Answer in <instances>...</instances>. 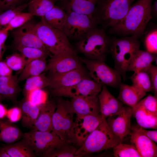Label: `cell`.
<instances>
[{
	"mask_svg": "<svg viewBox=\"0 0 157 157\" xmlns=\"http://www.w3.org/2000/svg\"><path fill=\"white\" fill-rule=\"evenodd\" d=\"M33 17L29 12H21L16 15L3 28L8 31L16 29L30 21Z\"/></svg>",
	"mask_w": 157,
	"mask_h": 157,
	"instance_id": "cell-37",
	"label": "cell"
},
{
	"mask_svg": "<svg viewBox=\"0 0 157 157\" xmlns=\"http://www.w3.org/2000/svg\"><path fill=\"white\" fill-rule=\"evenodd\" d=\"M147 51L156 54L157 52V31L155 29L147 35L145 40Z\"/></svg>",
	"mask_w": 157,
	"mask_h": 157,
	"instance_id": "cell-42",
	"label": "cell"
},
{
	"mask_svg": "<svg viewBox=\"0 0 157 157\" xmlns=\"http://www.w3.org/2000/svg\"><path fill=\"white\" fill-rule=\"evenodd\" d=\"M98 97L100 113L105 119L119 112L124 106L121 102L111 94L106 85H103Z\"/></svg>",
	"mask_w": 157,
	"mask_h": 157,
	"instance_id": "cell-19",
	"label": "cell"
},
{
	"mask_svg": "<svg viewBox=\"0 0 157 157\" xmlns=\"http://www.w3.org/2000/svg\"><path fill=\"white\" fill-rule=\"evenodd\" d=\"M138 103L147 111L157 115V96L149 94Z\"/></svg>",
	"mask_w": 157,
	"mask_h": 157,
	"instance_id": "cell-41",
	"label": "cell"
},
{
	"mask_svg": "<svg viewBox=\"0 0 157 157\" xmlns=\"http://www.w3.org/2000/svg\"><path fill=\"white\" fill-rule=\"evenodd\" d=\"M10 123L0 119V141L11 144L23 136L19 129Z\"/></svg>",
	"mask_w": 157,
	"mask_h": 157,
	"instance_id": "cell-26",
	"label": "cell"
},
{
	"mask_svg": "<svg viewBox=\"0 0 157 157\" xmlns=\"http://www.w3.org/2000/svg\"><path fill=\"white\" fill-rule=\"evenodd\" d=\"M76 55L52 56L47 64V70L50 73H61L82 68Z\"/></svg>",
	"mask_w": 157,
	"mask_h": 157,
	"instance_id": "cell-16",
	"label": "cell"
},
{
	"mask_svg": "<svg viewBox=\"0 0 157 157\" xmlns=\"http://www.w3.org/2000/svg\"><path fill=\"white\" fill-rule=\"evenodd\" d=\"M17 76H13L0 77V94L6 98L13 99L20 89Z\"/></svg>",
	"mask_w": 157,
	"mask_h": 157,
	"instance_id": "cell-28",
	"label": "cell"
},
{
	"mask_svg": "<svg viewBox=\"0 0 157 157\" xmlns=\"http://www.w3.org/2000/svg\"><path fill=\"white\" fill-rule=\"evenodd\" d=\"M153 0H137L132 5L124 18L112 27V31L119 34L137 37L143 34L152 18L151 8Z\"/></svg>",
	"mask_w": 157,
	"mask_h": 157,
	"instance_id": "cell-1",
	"label": "cell"
},
{
	"mask_svg": "<svg viewBox=\"0 0 157 157\" xmlns=\"http://www.w3.org/2000/svg\"><path fill=\"white\" fill-rule=\"evenodd\" d=\"M104 118L100 113L84 116L76 115L68 135V142L80 147Z\"/></svg>",
	"mask_w": 157,
	"mask_h": 157,
	"instance_id": "cell-11",
	"label": "cell"
},
{
	"mask_svg": "<svg viewBox=\"0 0 157 157\" xmlns=\"http://www.w3.org/2000/svg\"><path fill=\"white\" fill-rule=\"evenodd\" d=\"M47 64L46 58H40L32 60L26 64L21 71L18 78V82L31 76L42 73L47 70Z\"/></svg>",
	"mask_w": 157,
	"mask_h": 157,
	"instance_id": "cell-27",
	"label": "cell"
},
{
	"mask_svg": "<svg viewBox=\"0 0 157 157\" xmlns=\"http://www.w3.org/2000/svg\"><path fill=\"white\" fill-rule=\"evenodd\" d=\"M23 136V140L31 147L35 156L42 157L53 149L69 142L63 140L52 132L32 130L25 133Z\"/></svg>",
	"mask_w": 157,
	"mask_h": 157,
	"instance_id": "cell-7",
	"label": "cell"
},
{
	"mask_svg": "<svg viewBox=\"0 0 157 157\" xmlns=\"http://www.w3.org/2000/svg\"><path fill=\"white\" fill-rule=\"evenodd\" d=\"M135 0H98L93 16L104 28L112 27L127 14Z\"/></svg>",
	"mask_w": 157,
	"mask_h": 157,
	"instance_id": "cell-5",
	"label": "cell"
},
{
	"mask_svg": "<svg viewBox=\"0 0 157 157\" xmlns=\"http://www.w3.org/2000/svg\"><path fill=\"white\" fill-rule=\"evenodd\" d=\"M78 149L71 143H67L44 155L45 157H75Z\"/></svg>",
	"mask_w": 157,
	"mask_h": 157,
	"instance_id": "cell-35",
	"label": "cell"
},
{
	"mask_svg": "<svg viewBox=\"0 0 157 157\" xmlns=\"http://www.w3.org/2000/svg\"><path fill=\"white\" fill-rule=\"evenodd\" d=\"M129 134L131 143L141 157L157 156V146L155 142L140 131L132 128Z\"/></svg>",
	"mask_w": 157,
	"mask_h": 157,
	"instance_id": "cell-18",
	"label": "cell"
},
{
	"mask_svg": "<svg viewBox=\"0 0 157 157\" xmlns=\"http://www.w3.org/2000/svg\"><path fill=\"white\" fill-rule=\"evenodd\" d=\"M131 128L138 130L154 141L155 143L157 142V131H149L144 129L138 125L133 126Z\"/></svg>",
	"mask_w": 157,
	"mask_h": 157,
	"instance_id": "cell-45",
	"label": "cell"
},
{
	"mask_svg": "<svg viewBox=\"0 0 157 157\" xmlns=\"http://www.w3.org/2000/svg\"><path fill=\"white\" fill-rule=\"evenodd\" d=\"M137 37L131 36L111 40L109 52L114 60V68L120 73L124 81L128 67L137 52L140 43Z\"/></svg>",
	"mask_w": 157,
	"mask_h": 157,
	"instance_id": "cell-4",
	"label": "cell"
},
{
	"mask_svg": "<svg viewBox=\"0 0 157 157\" xmlns=\"http://www.w3.org/2000/svg\"><path fill=\"white\" fill-rule=\"evenodd\" d=\"M155 54L139 49L128 67L127 72H146L157 58Z\"/></svg>",
	"mask_w": 157,
	"mask_h": 157,
	"instance_id": "cell-23",
	"label": "cell"
},
{
	"mask_svg": "<svg viewBox=\"0 0 157 157\" xmlns=\"http://www.w3.org/2000/svg\"><path fill=\"white\" fill-rule=\"evenodd\" d=\"M26 95V100L38 106L43 105L48 100L47 94L42 89L33 90Z\"/></svg>",
	"mask_w": 157,
	"mask_h": 157,
	"instance_id": "cell-40",
	"label": "cell"
},
{
	"mask_svg": "<svg viewBox=\"0 0 157 157\" xmlns=\"http://www.w3.org/2000/svg\"><path fill=\"white\" fill-rule=\"evenodd\" d=\"M16 48L21 55L27 58L26 65L33 60L46 58L48 56H51L47 52L38 48L23 47H17Z\"/></svg>",
	"mask_w": 157,
	"mask_h": 157,
	"instance_id": "cell-34",
	"label": "cell"
},
{
	"mask_svg": "<svg viewBox=\"0 0 157 157\" xmlns=\"http://www.w3.org/2000/svg\"><path fill=\"white\" fill-rule=\"evenodd\" d=\"M54 0H30L27 6L33 16H44L55 6Z\"/></svg>",
	"mask_w": 157,
	"mask_h": 157,
	"instance_id": "cell-31",
	"label": "cell"
},
{
	"mask_svg": "<svg viewBox=\"0 0 157 157\" xmlns=\"http://www.w3.org/2000/svg\"><path fill=\"white\" fill-rule=\"evenodd\" d=\"M50 82L48 77L43 73L29 77L24 84V91L26 94L35 90L41 89L49 86Z\"/></svg>",
	"mask_w": 157,
	"mask_h": 157,
	"instance_id": "cell-32",
	"label": "cell"
},
{
	"mask_svg": "<svg viewBox=\"0 0 157 157\" xmlns=\"http://www.w3.org/2000/svg\"><path fill=\"white\" fill-rule=\"evenodd\" d=\"M2 96L1 95V94H0V100H1V97Z\"/></svg>",
	"mask_w": 157,
	"mask_h": 157,
	"instance_id": "cell-52",
	"label": "cell"
},
{
	"mask_svg": "<svg viewBox=\"0 0 157 157\" xmlns=\"http://www.w3.org/2000/svg\"><path fill=\"white\" fill-rule=\"evenodd\" d=\"M132 85L147 92L153 90V86L149 76L146 72H134L130 77Z\"/></svg>",
	"mask_w": 157,
	"mask_h": 157,
	"instance_id": "cell-33",
	"label": "cell"
},
{
	"mask_svg": "<svg viewBox=\"0 0 157 157\" xmlns=\"http://www.w3.org/2000/svg\"><path fill=\"white\" fill-rule=\"evenodd\" d=\"M21 108L14 107L8 110L6 117L11 123L16 122L19 121L22 117Z\"/></svg>",
	"mask_w": 157,
	"mask_h": 157,
	"instance_id": "cell-43",
	"label": "cell"
},
{
	"mask_svg": "<svg viewBox=\"0 0 157 157\" xmlns=\"http://www.w3.org/2000/svg\"><path fill=\"white\" fill-rule=\"evenodd\" d=\"M5 62L12 71L21 72L26 65V59L21 54L15 53L7 57Z\"/></svg>",
	"mask_w": 157,
	"mask_h": 157,
	"instance_id": "cell-39",
	"label": "cell"
},
{
	"mask_svg": "<svg viewBox=\"0 0 157 157\" xmlns=\"http://www.w3.org/2000/svg\"><path fill=\"white\" fill-rule=\"evenodd\" d=\"M151 13L152 16L154 15L156 17L157 14V0L154 3L153 5H151Z\"/></svg>",
	"mask_w": 157,
	"mask_h": 157,
	"instance_id": "cell-50",
	"label": "cell"
},
{
	"mask_svg": "<svg viewBox=\"0 0 157 157\" xmlns=\"http://www.w3.org/2000/svg\"><path fill=\"white\" fill-rule=\"evenodd\" d=\"M132 109V115L139 126L144 129H157V115L147 111L138 102Z\"/></svg>",
	"mask_w": 157,
	"mask_h": 157,
	"instance_id": "cell-24",
	"label": "cell"
},
{
	"mask_svg": "<svg viewBox=\"0 0 157 157\" xmlns=\"http://www.w3.org/2000/svg\"><path fill=\"white\" fill-rule=\"evenodd\" d=\"M0 157H10L6 151L3 148L0 149Z\"/></svg>",
	"mask_w": 157,
	"mask_h": 157,
	"instance_id": "cell-51",
	"label": "cell"
},
{
	"mask_svg": "<svg viewBox=\"0 0 157 157\" xmlns=\"http://www.w3.org/2000/svg\"><path fill=\"white\" fill-rule=\"evenodd\" d=\"M132 108L124 106L119 112L106 119L111 131L122 141L131 131V121Z\"/></svg>",
	"mask_w": 157,
	"mask_h": 157,
	"instance_id": "cell-14",
	"label": "cell"
},
{
	"mask_svg": "<svg viewBox=\"0 0 157 157\" xmlns=\"http://www.w3.org/2000/svg\"><path fill=\"white\" fill-rule=\"evenodd\" d=\"M70 102L76 115L84 116L100 113L97 96H75L71 98Z\"/></svg>",
	"mask_w": 157,
	"mask_h": 157,
	"instance_id": "cell-17",
	"label": "cell"
},
{
	"mask_svg": "<svg viewBox=\"0 0 157 157\" xmlns=\"http://www.w3.org/2000/svg\"><path fill=\"white\" fill-rule=\"evenodd\" d=\"M149 74L153 86V90L154 95H157V67L151 65L146 71Z\"/></svg>",
	"mask_w": 157,
	"mask_h": 157,
	"instance_id": "cell-44",
	"label": "cell"
},
{
	"mask_svg": "<svg viewBox=\"0 0 157 157\" xmlns=\"http://www.w3.org/2000/svg\"><path fill=\"white\" fill-rule=\"evenodd\" d=\"M21 0H0V11L6 10L14 8Z\"/></svg>",
	"mask_w": 157,
	"mask_h": 157,
	"instance_id": "cell-46",
	"label": "cell"
},
{
	"mask_svg": "<svg viewBox=\"0 0 157 157\" xmlns=\"http://www.w3.org/2000/svg\"><path fill=\"white\" fill-rule=\"evenodd\" d=\"M7 111L6 108L0 103V119H2L6 117Z\"/></svg>",
	"mask_w": 157,
	"mask_h": 157,
	"instance_id": "cell-49",
	"label": "cell"
},
{
	"mask_svg": "<svg viewBox=\"0 0 157 157\" xmlns=\"http://www.w3.org/2000/svg\"><path fill=\"white\" fill-rule=\"evenodd\" d=\"M111 40L104 28L96 27L79 40L76 48L78 52L88 59L104 61L109 52Z\"/></svg>",
	"mask_w": 157,
	"mask_h": 157,
	"instance_id": "cell-6",
	"label": "cell"
},
{
	"mask_svg": "<svg viewBox=\"0 0 157 157\" xmlns=\"http://www.w3.org/2000/svg\"><path fill=\"white\" fill-rule=\"evenodd\" d=\"M115 157H141L136 148L132 144L120 143L113 148Z\"/></svg>",
	"mask_w": 157,
	"mask_h": 157,
	"instance_id": "cell-36",
	"label": "cell"
},
{
	"mask_svg": "<svg viewBox=\"0 0 157 157\" xmlns=\"http://www.w3.org/2000/svg\"><path fill=\"white\" fill-rule=\"evenodd\" d=\"M41 17L49 26L62 31L66 21V13L62 8L54 6Z\"/></svg>",
	"mask_w": 157,
	"mask_h": 157,
	"instance_id": "cell-29",
	"label": "cell"
},
{
	"mask_svg": "<svg viewBox=\"0 0 157 157\" xmlns=\"http://www.w3.org/2000/svg\"><path fill=\"white\" fill-rule=\"evenodd\" d=\"M103 85L88 78L67 88L52 89L51 92L58 97L72 98L77 96L95 97L100 92Z\"/></svg>",
	"mask_w": 157,
	"mask_h": 157,
	"instance_id": "cell-12",
	"label": "cell"
},
{
	"mask_svg": "<svg viewBox=\"0 0 157 157\" xmlns=\"http://www.w3.org/2000/svg\"><path fill=\"white\" fill-rule=\"evenodd\" d=\"M66 12V19L62 31L67 37L81 40L98 24L93 16L73 12Z\"/></svg>",
	"mask_w": 157,
	"mask_h": 157,
	"instance_id": "cell-8",
	"label": "cell"
},
{
	"mask_svg": "<svg viewBox=\"0 0 157 157\" xmlns=\"http://www.w3.org/2000/svg\"><path fill=\"white\" fill-rule=\"evenodd\" d=\"M98 0H62V7L65 12H73L93 16Z\"/></svg>",
	"mask_w": 157,
	"mask_h": 157,
	"instance_id": "cell-22",
	"label": "cell"
},
{
	"mask_svg": "<svg viewBox=\"0 0 157 157\" xmlns=\"http://www.w3.org/2000/svg\"><path fill=\"white\" fill-rule=\"evenodd\" d=\"M10 157H34L32 149L23 140L6 145L2 147Z\"/></svg>",
	"mask_w": 157,
	"mask_h": 157,
	"instance_id": "cell-30",
	"label": "cell"
},
{
	"mask_svg": "<svg viewBox=\"0 0 157 157\" xmlns=\"http://www.w3.org/2000/svg\"><path fill=\"white\" fill-rule=\"evenodd\" d=\"M86 65L90 77L95 82L102 85L119 88L121 83L120 73L109 67L104 61L79 58Z\"/></svg>",
	"mask_w": 157,
	"mask_h": 157,
	"instance_id": "cell-9",
	"label": "cell"
},
{
	"mask_svg": "<svg viewBox=\"0 0 157 157\" xmlns=\"http://www.w3.org/2000/svg\"><path fill=\"white\" fill-rule=\"evenodd\" d=\"M34 29L49 52L52 54V56L76 55L64 33L49 25L42 18L39 22L35 24Z\"/></svg>",
	"mask_w": 157,
	"mask_h": 157,
	"instance_id": "cell-2",
	"label": "cell"
},
{
	"mask_svg": "<svg viewBox=\"0 0 157 157\" xmlns=\"http://www.w3.org/2000/svg\"><path fill=\"white\" fill-rule=\"evenodd\" d=\"M9 31L3 28L0 30V61L2 58L5 47V43Z\"/></svg>",
	"mask_w": 157,
	"mask_h": 157,
	"instance_id": "cell-47",
	"label": "cell"
},
{
	"mask_svg": "<svg viewBox=\"0 0 157 157\" xmlns=\"http://www.w3.org/2000/svg\"><path fill=\"white\" fill-rule=\"evenodd\" d=\"M34 23L30 21L14 30L13 34L16 47H23L38 48L47 52L50 55L36 34L34 29Z\"/></svg>",
	"mask_w": 157,
	"mask_h": 157,
	"instance_id": "cell-13",
	"label": "cell"
},
{
	"mask_svg": "<svg viewBox=\"0 0 157 157\" xmlns=\"http://www.w3.org/2000/svg\"><path fill=\"white\" fill-rule=\"evenodd\" d=\"M117 97L122 104L132 108L145 95L146 92L133 85L122 83Z\"/></svg>",
	"mask_w": 157,
	"mask_h": 157,
	"instance_id": "cell-21",
	"label": "cell"
},
{
	"mask_svg": "<svg viewBox=\"0 0 157 157\" xmlns=\"http://www.w3.org/2000/svg\"><path fill=\"white\" fill-rule=\"evenodd\" d=\"M27 6V4H24L6 10L0 14V30L8 24L16 15L22 12Z\"/></svg>",
	"mask_w": 157,
	"mask_h": 157,
	"instance_id": "cell-38",
	"label": "cell"
},
{
	"mask_svg": "<svg viewBox=\"0 0 157 157\" xmlns=\"http://www.w3.org/2000/svg\"><path fill=\"white\" fill-rule=\"evenodd\" d=\"M56 108V104L53 101L47 100L41 106L32 130L52 132V118Z\"/></svg>",
	"mask_w": 157,
	"mask_h": 157,
	"instance_id": "cell-20",
	"label": "cell"
},
{
	"mask_svg": "<svg viewBox=\"0 0 157 157\" xmlns=\"http://www.w3.org/2000/svg\"><path fill=\"white\" fill-rule=\"evenodd\" d=\"M41 106H36L26 100L23 102L20 108L22 113V123L24 126L28 128H33Z\"/></svg>",
	"mask_w": 157,
	"mask_h": 157,
	"instance_id": "cell-25",
	"label": "cell"
},
{
	"mask_svg": "<svg viewBox=\"0 0 157 157\" xmlns=\"http://www.w3.org/2000/svg\"><path fill=\"white\" fill-rule=\"evenodd\" d=\"M120 138L109 127L105 118L88 136L75 153L77 157L86 156L113 148L122 143Z\"/></svg>",
	"mask_w": 157,
	"mask_h": 157,
	"instance_id": "cell-3",
	"label": "cell"
},
{
	"mask_svg": "<svg viewBox=\"0 0 157 157\" xmlns=\"http://www.w3.org/2000/svg\"><path fill=\"white\" fill-rule=\"evenodd\" d=\"M54 0L55 1H56L59 0ZM60 0L62 1V0Z\"/></svg>",
	"mask_w": 157,
	"mask_h": 157,
	"instance_id": "cell-53",
	"label": "cell"
},
{
	"mask_svg": "<svg viewBox=\"0 0 157 157\" xmlns=\"http://www.w3.org/2000/svg\"><path fill=\"white\" fill-rule=\"evenodd\" d=\"M13 71L5 62L0 61V77L12 75Z\"/></svg>",
	"mask_w": 157,
	"mask_h": 157,
	"instance_id": "cell-48",
	"label": "cell"
},
{
	"mask_svg": "<svg viewBox=\"0 0 157 157\" xmlns=\"http://www.w3.org/2000/svg\"><path fill=\"white\" fill-rule=\"evenodd\" d=\"M58 97L52 118V132L63 140L68 142V135L74 123L75 113L70 101Z\"/></svg>",
	"mask_w": 157,
	"mask_h": 157,
	"instance_id": "cell-10",
	"label": "cell"
},
{
	"mask_svg": "<svg viewBox=\"0 0 157 157\" xmlns=\"http://www.w3.org/2000/svg\"><path fill=\"white\" fill-rule=\"evenodd\" d=\"M49 86L52 89L69 87L88 78L82 68L61 73H51Z\"/></svg>",
	"mask_w": 157,
	"mask_h": 157,
	"instance_id": "cell-15",
	"label": "cell"
}]
</instances>
